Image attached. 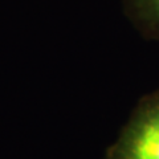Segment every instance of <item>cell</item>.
I'll return each mask as SVG.
<instances>
[{
	"mask_svg": "<svg viewBox=\"0 0 159 159\" xmlns=\"http://www.w3.org/2000/svg\"><path fill=\"white\" fill-rule=\"evenodd\" d=\"M103 159H159V88L138 101Z\"/></svg>",
	"mask_w": 159,
	"mask_h": 159,
	"instance_id": "obj_1",
	"label": "cell"
},
{
	"mask_svg": "<svg viewBox=\"0 0 159 159\" xmlns=\"http://www.w3.org/2000/svg\"><path fill=\"white\" fill-rule=\"evenodd\" d=\"M127 19L146 40L159 43V0H122Z\"/></svg>",
	"mask_w": 159,
	"mask_h": 159,
	"instance_id": "obj_2",
	"label": "cell"
}]
</instances>
